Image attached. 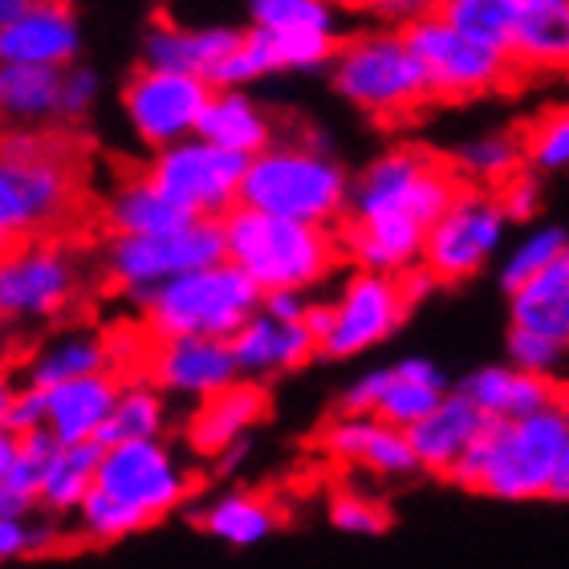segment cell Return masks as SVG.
<instances>
[{"mask_svg": "<svg viewBox=\"0 0 569 569\" xmlns=\"http://www.w3.org/2000/svg\"><path fill=\"white\" fill-rule=\"evenodd\" d=\"M460 196V179L423 147H391L355 176L342 249L362 273L407 277L423 264L427 232Z\"/></svg>", "mask_w": 569, "mask_h": 569, "instance_id": "cell-1", "label": "cell"}, {"mask_svg": "<svg viewBox=\"0 0 569 569\" xmlns=\"http://www.w3.org/2000/svg\"><path fill=\"white\" fill-rule=\"evenodd\" d=\"M82 203V167L61 134L0 131V252L53 240Z\"/></svg>", "mask_w": 569, "mask_h": 569, "instance_id": "cell-2", "label": "cell"}, {"mask_svg": "<svg viewBox=\"0 0 569 569\" xmlns=\"http://www.w3.org/2000/svg\"><path fill=\"white\" fill-rule=\"evenodd\" d=\"M355 179L330 151L326 134L277 139L257 159H249L240 183V208L293 220V224L333 228L346 220Z\"/></svg>", "mask_w": 569, "mask_h": 569, "instance_id": "cell-3", "label": "cell"}, {"mask_svg": "<svg viewBox=\"0 0 569 569\" xmlns=\"http://www.w3.org/2000/svg\"><path fill=\"white\" fill-rule=\"evenodd\" d=\"M566 439L569 416L561 411V403L529 419H512V423H485V431L456 463L451 480L497 500L549 497Z\"/></svg>", "mask_w": 569, "mask_h": 569, "instance_id": "cell-4", "label": "cell"}, {"mask_svg": "<svg viewBox=\"0 0 569 569\" xmlns=\"http://www.w3.org/2000/svg\"><path fill=\"white\" fill-rule=\"evenodd\" d=\"M224 252L228 264H237L264 297L309 293L333 273L342 240L333 237V228L293 224V220L237 208L224 220Z\"/></svg>", "mask_w": 569, "mask_h": 569, "instance_id": "cell-5", "label": "cell"}, {"mask_svg": "<svg viewBox=\"0 0 569 569\" xmlns=\"http://www.w3.org/2000/svg\"><path fill=\"white\" fill-rule=\"evenodd\" d=\"M264 293L237 264H212L200 273H188L179 281L159 284L134 306L142 309V326L151 330L154 342L171 338H216L232 342L257 313H261Z\"/></svg>", "mask_w": 569, "mask_h": 569, "instance_id": "cell-6", "label": "cell"}, {"mask_svg": "<svg viewBox=\"0 0 569 569\" xmlns=\"http://www.w3.org/2000/svg\"><path fill=\"white\" fill-rule=\"evenodd\" d=\"M330 82L350 107L375 119L416 114L431 98L423 61L416 58L403 29H367L342 37L330 58Z\"/></svg>", "mask_w": 569, "mask_h": 569, "instance_id": "cell-7", "label": "cell"}, {"mask_svg": "<svg viewBox=\"0 0 569 569\" xmlns=\"http://www.w3.org/2000/svg\"><path fill=\"white\" fill-rule=\"evenodd\" d=\"M228 261L224 220H191L154 237H110L102 249V269L131 301H142L159 284Z\"/></svg>", "mask_w": 569, "mask_h": 569, "instance_id": "cell-8", "label": "cell"}, {"mask_svg": "<svg viewBox=\"0 0 569 569\" xmlns=\"http://www.w3.org/2000/svg\"><path fill=\"white\" fill-rule=\"evenodd\" d=\"M411 313V297L403 289V277L362 273L358 269L342 284V293L326 306H309V333L318 338V355L326 358H355L382 346Z\"/></svg>", "mask_w": 569, "mask_h": 569, "instance_id": "cell-9", "label": "cell"}, {"mask_svg": "<svg viewBox=\"0 0 569 569\" xmlns=\"http://www.w3.org/2000/svg\"><path fill=\"white\" fill-rule=\"evenodd\" d=\"M244 171H249V159L191 134L176 147L154 151L142 176L191 220H228L240 208Z\"/></svg>", "mask_w": 569, "mask_h": 569, "instance_id": "cell-10", "label": "cell"}, {"mask_svg": "<svg viewBox=\"0 0 569 569\" xmlns=\"http://www.w3.org/2000/svg\"><path fill=\"white\" fill-rule=\"evenodd\" d=\"M509 216L500 208L497 191L488 188H460L451 208L439 216L423 244V273H431L436 284L468 281L485 269L505 244Z\"/></svg>", "mask_w": 569, "mask_h": 569, "instance_id": "cell-11", "label": "cell"}, {"mask_svg": "<svg viewBox=\"0 0 569 569\" xmlns=\"http://www.w3.org/2000/svg\"><path fill=\"white\" fill-rule=\"evenodd\" d=\"M82 293L78 252L61 240H29L0 252V321L58 318Z\"/></svg>", "mask_w": 569, "mask_h": 569, "instance_id": "cell-12", "label": "cell"}, {"mask_svg": "<svg viewBox=\"0 0 569 569\" xmlns=\"http://www.w3.org/2000/svg\"><path fill=\"white\" fill-rule=\"evenodd\" d=\"M407 41L423 61V73L431 82V94L439 98H480L492 94L500 86H509L512 58L492 46H480L472 37L456 33L448 21H439L436 12L407 29Z\"/></svg>", "mask_w": 569, "mask_h": 569, "instance_id": "cell-13", "label": "cell"}, {"mask_svg": "<svg viewBox=\"0 0 569 569\" xmlns=\"http://www.w3.org/2000/svg\"><path fill=\"white\" fill-rule=\"evenodd\" d=\"M94 488L122 500L142 521L154 525L191 497V476L179 468L163 439H139V443L102 448Z\"/></svg>", "mask_w": 569, "mask_h": 569, "instance_id": "cell-14", "label": "cell"}, {"mask_svg": "<svg viewBox=\"0 0 569 569\" xmlns=\"http://www.w3.org/2000/svg\"><path fill=\"white\" fill-rule=\"evenodd\" d=\"M212 86L203 78H188V73H159L142 66L131 73V82L122 86V114L127 127L142 147L163 151L176 142L200 134V119L208 110Z\"/></svg>", "mask_w": 569, "mask_h": 569, "instance_id": "cell-15", "label": "cell"}, {"mask_svg": "<svg viewBox=\"0 0 569 569\" xmlns=\"http://www.w3.org/2000/svg\"><path fill=\"white\" fill-rule=\"evenodd\" d=\"M159 395H179V399H216L228 387L240 382L232 342L216 338H171L154 342L147 355V379Z\"/></svg>", "mask_w": 569, "mask_h": 569, "instance_id": "cell-16", "label": "cell"}, {"mask_svg": "<svg viewBox=\"0 0 569 569\" xmlns=\"http://www.w3.org/2000/svg\"><path fill=\"white\" fill-rule=\"evenodd\" d=\"M82 53V24L66 0H29V9L0 29V66L70 70Z\"/></svg>", "mask_w": 569, "mask_h": 569, "instance_id": "cell-17", "label": "cell"}, {"mask_svg": "<svg viewBox=\"0 0 569 569\" xmlns=\"http://www.w3.org/2000/svg\"><path fill=\"white\" fill-rule=\"evenodd\" d=\"M237 24H176L154 21L142 37V66L159 73H188V78H212L220 61L237 49Z\"/></svg>", "mask_w": 569, "mask_h": 569, "instance_id": "cell-18", "label": "cell"}, {"mask_svg": "<svg viewBox=\"0 0 569 569\" xmlns=\"http://www.w3.org/2000/svg\"><path fill=\"white\" fill-rule=\"evenodd\" d=\"M321 443H326V451H330L338 463L367 468V472H375V476L403 480V476L423 472L416 460V448H411V439H407V431L382 423V419L342 416L338 423L326 427Z\"/></svg>", "mask_w": 569, "mask_h": 569, "instance_id": "cell-19", "label": "cell"}, {"mask_svg": "<svg viewBox=\"0 0 569 569\" xmlns=\"http://www.w3.org/2000/svg\"><path fill=\"white\" fill-rule=\"evenodd\" d=\"M318 355V338L309 333L306 321H281L273 313H257L244 330L232 338V358H237L240 379L261 382L273 375L306 367Z\"/></svg>", "mask_w": 569, "mask_h": 569, "instance_id": "cell-20", "label": "cell"}, {"mask_svg": "<svg viewBox=\"0 0 569 569\" xmlns=\"http://www.w3.org/2000/svg\"><path fill=\"white\" fill-rule=\"evenodd\" d=\"M119 395L122 379L114 370L78 382H61V387L46 391V431L58 443H98Z\"/></svg>", "mask_w": 569, "mask_h": 569, "instance_id": "cell-21", "label": "cell"}, {"mask_svg": "<svg viewBox=\"0 0 569 569\" xmlns=\"http://www.w3.org/2000/svg\"><path fill=\"white\" fill-rule=\"evenodd\" d=\"M264 416H269V395H264V387L261 382L240 379L224 395L200 403V411H196V419L188 427V439L200 456H228V451L240 448L249 439V431Z\"/></svg>", "mask_w": 569, "mask_h": 569, "instance_id": "cell-22", "label": "cell"}, {"mask_svg": "<svg viewBox=\"0 0 569 569\" xmlns=\"http://www.w3.org/2000/svg\"><path fill=\"white\" fill-rule=\"evenodd\" d=\"M488 419L476 411L460 391H448V399L407 431L411 439V448H416V460L423 472H439V476H451L456 472V463L463 460V451L472 448L476 436L485 431Z\"/></svg>", "mask_w": 569, "mask_h": 569, "instance_id": "cell-23", "label": "cell"}, {"mask_svg": "<svg viewBox=\"0 0 569 569\" xmlns=\"http://www.w3.org/2000/svg\"><path fill=\"white\" fill-rule=\"evenodd\" d=\"M460 395L488 419V423H512L558 403V391L549 382L533 379L517 367H485L460 382Z\"/></svg>", "mask_w": 569, "mask_h": 569, "instance_id": "cell-24", "label": "cell"}, {"mask_svg": "<svg viewBox=\"0 0 569 569\" xmlns=\"http://www.w3.org/2000/svg\"><path fill=\"white\" fill-rule=\"evenodd\" d=\"M200 139L216 142L240 159H257L264 147L277 142V127L273 114L244 90H212L200 119Z\"/></svg>", "mask_w": 569, "mask_h": 569, "instance_id": "cell-25", "label": "cell"}, {"mask_svg": "<svg viewBox=\"0 0 569 569\" xmlns=\"http://www.w3.org/2000/svg\"><path fill=\"white\" fill-rule=\"evenodd\" d=\"M114 370V346L110 338L94 330H66L49 338L24 367V387L37 391H53L61 382H78L90 375H107Z\"/></svg>", "mask_w": 569, "mask_h": 569, "instance_id": "cell-26", "label": "cell"}, {"mask_svg": "<svg viewBox=\"0 0 569 569\" xmlns=\"http://www.w3.org/2000/svg\"><path fill=\"white\" fill-rule=\"evenodd\" d=\"M448 399V379L436 362L427 358H403L395 367H382V395L375 419L411 431L416 423H423L439 403Z\"/></svg>", "mask_w": 569, "mask_h": 569, "instance_id": "cell-27", "label": "cell"}, {"mask_svg": "<svg viewBox=\"0 0 569 569\" xmlns=\"http://www.w3.org/2000/svg\"><path fill=\"white\" fill-rule=\"evenodd\" d=\"M509 58L517 70H569V0H525Z\"/></svg>", "mask_w": 569, "mask_h": 569, "instance_id": "cell-28", "label": "cell"}, {"mask_svg": "<svg viewBox=\"0 0 569 569\" xmlns=\"http://www.w3.org/2000/svg\"><path fill=\"white\" fill-rule=\"evenodd\" d=\"M509 318L512 330L537 333L569 350V257H561L553 269L509 293Z\"/></svg>", "mask_w": 569, "mask_h": 569, "instance_id": "cell-29", "label": "cell"}, {"mask_svg": "<svg viewBox=\"0 0 569 569\" xmlns=\"http://www.w3.org/2000/svg\"><path fill=\"white\" fill-rule=\"evenodd\" d=\"M102 224L110 237H154V232H171V228L191 224L188 212H179L163 191L154 188L147 176L122 179L102 203Z\"/></svg>", "mask_w": 569, "mask_h": 569, "instance_id": "cell-30", "label": "cell"}, {"mask_svg": "<svg viewBox=\"0 0 569 569\" xmlns=\"http://www.w3.org/2000/svg\"><path fill=\"white\" fill-rule=\"evenodd\" d=\"M61 70L41 66H0V119L21 131H46L58 122Z\"/></svg>", "mask_w": 569, "mask_h": 569, "instance_id": "cell-31", "label": "cell"}, {"mask_svg": "<svg viewBox=\"0 0 569 569\" xmlns=\"http://www.w3.org/2000/svg\"><path fill=\"white\" fill-rule=\"evenodd\" d=\"M98 463H102V443H61L53 460L41 472V492L37 509L53 517H70L82 509V500L94 492Z\"/></svg>", "mask_w": 569, "mask_h": 569, "instance_id": "cell-32", "label": "cell"}, {"mask_svg": "<svg viewBox=\"0 0 569 569\" xmlns=\"http://www.w3.org/2000/svg\"><path fill=\"white\" fill-rule=\"evenodd\" d=\"M448 167L456 171V179H468V188L497 191L500 183H509L512 176H521L525 134H512V131L472 134V139H463L451 147Z\"/></svg>", "mask_w": 569, "mask_h": 569, "instance_id": "cell-33", "label": "cell"}, {"mask_svg": "<svg viewBox=\"0 0 569 569\" xmlns=\"http://www.w3.org/2000/svg\"><path fill=\"white\" fill-rule=\"evenodd\" d=\"M249 29L277 37H326L338 41L342 9L338 0H244Z\"/></svg>", "mask_w": 569, "mask_h": 569, "instance_id": "cell-34", "label": "cell"}, {"mask_svg": "<svg viewBox=\"0 0 569 569\" xmlns=\"http://www.w3.org/2000/svg\"><path fill=\"white\" fill-rule=\"evenodd\" d=\"M277 509L269 505L264 497H244V492H232V497H220L212 500L208 509L200 512V529L216 541H224V546H237V549H249V546H261L264 537L277 533Z\"/></svg>", "mask_w": 569, "mask_h": 569, "instance_id": "cell-35", "label": "cell"}, {"mask_svg": "<svg viewBox=\"0 0 569 569\" xmlns=\"http://www.w3.org/2000/svg\"><path fill=\"white\" fill-rule=\"evenodd\" d=\"M521 4L525 0H436V17L448 21L456 33L509 53L517 21H521Z\"/></svg>", "mask_w": 569, "mask_h": 569, "instance_id": "cell-36", "label": "cell"}, {"mask_svg": "<svg viewBox=\"0 0 569 569\" xmlns=\"http://www.w3.org/2000/svg\"><path fill=\"white\" fill-rule=\"evenodd\" d=\"M167 427V403L151 382H122V395L107 427H102V448L114 443H139V439H159Z\"/></svg>", "mask_w": 569, "mask_h": 569, "instance_id": "cell-37", "label": "cell"}, {"mask_svg": "<svg viewBox=\"0 0 569 569\" xmlns=\"http://www.w3.org/2000/svg\"><path fill=\"white\" fill-rule=\"evenodd\" d=\"M561 257H569V228H561V224L529 228V232L509 249L505 264H500V284H505L509 293H517L521 284H529L533 277L553 269Z\"/></svg>", "mask_w": 569, "mask_h": 569, "instance_id": "cell-38", "label": "cell"}, {"mask_svg": "<svg viewBox=\"0 0 569 569\" xmlns=\"http://www.w3.org/2000/svg\"><path fill=\"white\" fill-rule=\"evenodd\" d=\"M525 163L533 176H561L569 171V107L541 114L525 134Z\"/></svg>", "mask_w": 569, "mask_h": 569, "instance_id": "cell-39", "label": "cell"}, {"mask_svg": "<svg viewBox=\"0 0 569 569\" xmlns=\"http://www.w3.org/2000/svg\"><path fill=\"white\" fill-rule=\"evenodd\" d=\"M73 517H78V533H82L86 541H94V546L122 541V537L147 529V521H142L139 512L127 509L122 500L107 497V492H98V488L82 500V509L73 512Z\"/></svg>", "mask_w": 569, "mask_h": 569, "instance_id": "cell-40", "label": "cell"}, {"mask_svg": "<svg viewBox=\"0 0 569 569\" xmlns=\"http://www.w3.org/2000/svg\"><path fill=\"white\" fill-rule=\"evenodd\" d=\"M509 367L525 370L541 382H569V350L558 342H546L537 333L509 330Z\"/></svg>", "mask_w": 569, "mask_h": 569, "instance_id": "cell-41", "label": "cell"}, {"mask_svg": "<svg viewBox=\"0 0 569 569\" xmlns=\"http://www.w3.org/2000/svg\"><path fill=\"white\" fill-rule=\"evenodd\" d=\"M66 546V533H61L53 521H41V517H9L0 521V561H21V558H41V553H53V549Z\"/></svg>", "mask_w": 569, "mask_h": 569, "instance_id": "cell-42", "label": "cell"}, {"mask_svg": "<svg viewBox=\"0 0 569 569\" xmlns=\"http://www.w3.org/2000/svg\"><path fill=\"white\" fill-rule=\"evenodd\" d=\"M330 521L342 533L355 537H379L391 529V509L382 500L367 497V492H338L330 505Z\"/></svg>", "mask_w": 569, "mask_h": 569, "instance_id": "cell-43", "label": "cell"}, {"mask_svg": "<svg viewBox=\"0 0 569 569\" xmlns=\"http://www.w3.org/2000/svg\"><path fill=\"white\" fill-rule=\"evenodd\" d=\"M102 98V73L94 66H70L61 70V107H58V122H82L90 119V110L98 107Z\"/></svg>", "mask_w": 569, "mask_h": 569, "instance_id": "cell-44", "label": "cell"}, {"mask_svg": "<svg viewBox=\"0 0 569 569\" xmlns=\"http://www.w3.org/2000/svg\"><path fill=\"white\" fill-rule=\"evenodd\" d=\"M358 12H367L379 29H411L416 21L436 12V0H350Z\"/></svg>", "mask_w": 569, "mask_h": 569, "instance_id": "cell-45", "label": "cell"}, {"mask_svg": "<svg viewBox=\"0 0 569 569\" xmlns=\"http://www.w3.org/2000/svg\"><path fill=\"white\" fill-rule=\"evenodd\" d=\"M497 200L509 216V224H529L537 212H541V183H537L533 171H521V176H512L509 183H500L497 188Z\"/></svg>", "mask_w": 569, "mask_h": 569, "instance_id": "cell-46", "label": "cell"}, {"mask_svg": "<svg viewBox=\"0 0 569 569\" xmlns=\"http://www.w3.org/2000/svg\"><path fill=\"white\" fill-rule=\"evenodd\" d=\"M4 431L12 439H24L33 436V431H46V391H37V387H21L17 399L9 407V419H4Z\"/></svg>", "mask_w": 569, "mask_h": 569, "instance_id": "cell-47", "label": "cell"}, {"mask_svg": "<svg viewBox=\"0 0 569 569\" xmlns=\"http://www.w3.org/2000/svg\"><path fill=\"white\" fill-rule=\"evenodd\" d=\"M309 306H313V301H309L306 293H269L261 301L264 313H273V318H281V321H306Z\"/></svg>", "mask_w": 569, "mask_h": 569, "instance_id": "cell-48", "label": "cell"}, {"mask_svg": "<svg viewBox=\"0 0 569 569\" xmlns=\"http://www.w3.org/2000/svg\"><path fill=\"white\" fill-rule=\"evenodd\" d=\"M549 497L566 500L569 505V439H566V448H561V460H558V472H553V485H549Z\"/></svg>", "mask_w": 569, "mask_h": 569, "instance_id": "cell-49", "label": "cell"}, {"mask_svg": "<svg viewBox=\"0 0 569 569\" xmlns=\"http://www.w3.org/2000/svg\"><path fill=\"white\" fill-rule=\"evenodd\" d=\"M24 9H29V0H0V29H4L9 21H17Z\"/></svg>", "mask_w": 569, "mask_h": 569, "instance_id": "cell-50", "label": "cell"}, {"mask_svg": "<svg viewBox=\"0 0 569 569\" xmlns=\"http://www.w3.org/2000/svg\"><path fill=\"white\" fill-rule=\"evenodd\" d=\"M558 403H561V411H566V416H569V382H566V391H561Z\"/></svg>", "mask_w": 569, "mask_h": 569, "instance_id": "cell-51", "label": "cell"}, {"mask_svg": "<svg viewBox=\"0 0 569 569\" xmlns=\"http://www.w3.org/2000/svg\"><path fill=\"white\" fill-rule=\"evenodd\" d=\"M566 78H569V70H566Z\"/></svg>", "mask_w": 569, "mask_h": 569, "instance_id": "cell-52", "label": "cell"}]
</instances>
